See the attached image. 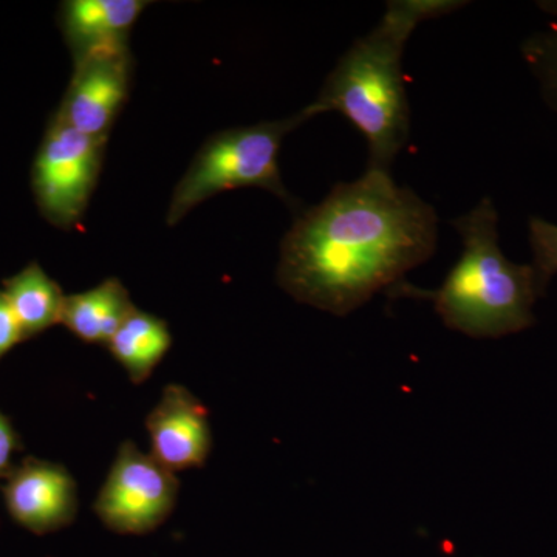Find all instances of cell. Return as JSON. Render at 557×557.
I'll list each match as a JSON object with an SVG mask.
<instances>
[{"instance_id":"obj_1","label":"cell","mask_w":557,"mask_h":557,"mask_svg":"<svg viewBox=\"0 0 557 557\" xmlns=\"http://www.w3.org/2000/svg\"><path fill=\"white\" fill-rule=\"evenodd\" d=\"M434 207L391 172L338 183L299 214L281 245L277 284L306 306L347 317L434 256Z\"/></svg>"},{"instance_id":"obj_2","label":"cell","mask_w":557,"mask_h":557,"mask_svg":"<svg viewBox=\"0 0 557 557\" xmlns=\"http://www.w3.org/2000/svg\"><path fill=\"white\" fill-rule=\"evenodd\" d=\"M468 5L458 0H394L380 24L351 44L330 72L307 120L339 112L366 137L368 170L391 172L410 134V108L403 75V51L423 21Z\"/></svg>"},{"instance_id":"obj_3","label":"cell","mask_w":557,"mask_h":557,"mask_svg":"<svg viewBox=\"0 0 557 557\" xmlns=\"http://www.w3.org/2000/svg\"><path fill=\"white\" fill-rule=\"evenodd\" d=\"M450 225L463 252L442 287L420 289L403 281L388 295L431 300L443 324L469 338H504L534 325L544 292L531 263L511 262L502 251L493 200L485 197Z\"/></svg>"},{"instance_id":"obj_4","label":"cell","mask_w":557,"mask_h":557,"mask_svg":"<svg viewBox=\"0 0 557 557\" xmlns=\"http://www.w3.org/2000/svg\"><path fill=\"white\" fill-rule=\"evenodd\" d=\"M306 121L309 120L300 110L289 119L263 121L212 135L175 186L168 225H177L205 200L231 189H265L295 208L296 200L285 188L278 171V150L285 135Z\"/></svg>"},{"instance_id":"obj_5","label":"cell","mask_w":557,"mask_h":557,"mask_svg":"<svg viewBox=\"0 0 557 557\" xmlns=\"http://www.w3.org/2000/svg\"><path fill=\"white\" fill-rule=\"evenodd\" d=\"M108 139L81 134L60 120L51 124L35 163L33 185L46 218L72 228L86 214L100 178Z\"/></svg>"},{"instance_id":"obj_6","label":"cell","mask_w":557,"mask_h":557,"mask_svg":"<svg viewBox=\"0 0 557 557\" xmlns=\"http://www.w3.org/2000/svg\"><path fill=\"white\" fill-rule=\"evenodd\" d=\"M177 497L174 472L152 454L124 442L95 502V511L120 533H146L171 515Z\"/></svg>"},{"instance_id":"obj_7","label":"cell","mask_w":557,"mask_h":557,"mask_svg":"<svg viewBox=\"0 0 557 557\" xmlns=\"http://www.w3.org/2000/svg\"><path fill=\"white\" fill-rule=\"evenodd\" d=\"M134 58L129 46L94 51L75 61L60 115L62 123L95 138L110 131L129 98Z\"/></svg>"},{"instance_id":"obj_8","label":"cell","mask_w":557,"mask_h":557,"mask_svg":"<svg viewBox=\"0 0 557 557\" xmlns=\"http://www.w3.org/2000/svg\"><path fill=\"white\" fill-rule=\"evenodd\" d=\"M208 417L203 403L188 388L164 387L146 420L152 456L172 472L203 467L212 446Z\"/></svg>"},{"instance_id":"obj_9","label":"cell","mask_w":557,"mask_h":557,"mask_svg":"<svg viewBox=\"0 0 557 557\" xmlns=\"http://www.w3.org/2000/svg\"><path fill=\"white\" fill-rule=\"evenodd\" d=\"M5 504L22 527L47 533L67 525L78 509V487L62 465L28 458L10 475Z\"/></svg>"},{"instance_id":"obj_10","label":"cell","mask_w":557,"mask_h":557,"mask_svg":"<svg viewBox=\"0 0 557 557\" xmlns=\"http://www.w3.org/2000/svg\"><path fill=\"white\" fill-rule=\"evenodd\" d=\"M146 0H69L62 5V30L73 61L94 51L129 46L135 22L148 9Z\"/></svg>"},{"instance_id":"obj_11","label":"cell","mask_w":557,"mask_h":557,"mask_svg":"<svg viewBox=\"0 0 557 557\" xmlns=\"http://www.w3.org/2000/svg\"><path fill=\"white\" fill-rule=\"evenodd\" d=\"M135 310L127 288L109 277L87 292L65 296L61 322L83 343L108 346Z\"/></svg>"},{"instance_id":"obj_12","label":"cell","mask_w":557,"mask_h":557,"mask_svg":"<svg viewBox=\"0 0 557 557\" xmlns=\"http://www.w3.org/2000/svg\"><path fill=\"white\" fill-rule=\"evenodd\" d=\"M172 346L163 319L135 310L108 344L110 354L129 373L132 383L141 384L152 375Z\"/></svg>"},{"instance_id":"obj_13","label":"cell","mask_w":557,"mask_h":557,"mask_svg":"<svg viewBox=\"0 0 557 557\" xmlns=\"http://www.w3.org/2000/svg\"><path fill=\"white\" fill-rule=\"evenodd\" d=\"M5 296L20 322L22 336L30 338L61 322L65 296L38 263L7 281Z\"/></svg>"},{"instance_id":"obj_14","label":"cell","mask_w":557,"mask_h":557,"mask_svg":"<svg viewBox=\"0 0 557 557\" xmlns=\"http://www.w3.org/2000/svg\"><path fill=\"white\" fill-rule=\"evenodd\" d=\"M547 10L557 14V7H547ZM523 54L541 81L545 98L557 109V22L527 40Z\"/></svg>"},{"instance_id":"obj_15","label":"cell","mask_w":557,"mask_h":557,"mask_svg":"<svg viewBox=\"0 0 557 557\" xmlns=\"http://www.w3.org/2000/svg\"><path fill=\"white\" fill-rule=\"evenodd\" d=\"M533 265L542 292H547L549 281L557 274V225L541 218L528 222Z\"/></svg>"},{"instance_id":"obj_16","label":"cell","mask_w":557,"mask_h":557,"mask_svg":"<svg viewBox=\"0 0 557 557\" xmlns=\"http://www.w3.org/2000/svg\"><path fill=\"white\" fill-rule=\"evenodd\" d=\"M24 339L5 293H0V358Z\"/></svg>"},{"instance_id":"obj_17","label":"cell","mask_w":557,"mask_h":557,"mask_svg":"<svg viewBox=\"0 0 557 557\" xmlns=\"http://www.w3.org/2000/svg\"><path fill=\"white\" fill-rule=\"evenodd\" d=\"M17 449V437L10 421L0 412V479L9 474L11 458Z\"/></svg>"}]
</instances>
